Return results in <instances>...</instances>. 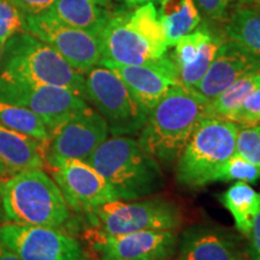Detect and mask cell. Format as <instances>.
<instances>
[{
  "label": "cell",
  "mask_w": 260,
  "mask_h": 260,
  "mask_svg": "<svg viewBox=\"0 0 260 260\" xmlns=\"http://www.w3.org/2000/svg\"><path fill=\"white\" fill-rule=\"evenodd\" d=\"M80 260H88V259H86V258H84V256H83V258H81Z\"/></svg>",
  "instance_id": "cell-39"
},
{
  "label": "cell",
  "mask_w": 260,
  "mask_h": 260,
  "mask_svg": "<svg viewBox=\"0 0 260 260\" xmlns=\"http://www.w3.org/2000/svg\"><path fill=\"white\" fill-rule=\"evenodd\" d=\"M0 260H22L19 256L5 247L3 243H0Z\"/></svg>",
  "instance_id": "cell-33"
},
{
  "label": "cell",
  "mask_w": 260,
  "mask_h": 260,
  "mask_svg": "<svg viewBox=\"0 0 260 260\" xmlns=\"http://www.w3.org/2000/svg\"><path fill=\"white\" fill-rule=\"evenodd\" d=\"M235 153L252 162L260 170V124L240 126L237 132Z\"/></svg>",
  "instance_id": "cell-27"
},
{
  "label": "cell",
  "mask_w": 260,
  "mask_h": 260,
  "mask_svg": "<svg viewBox=\"0 0 260 260\" xmlns=\"http://www.w3.org/2000/svg\"><path fill=\"white\" fill-rule=\"evenodd\" d=\"M158 17L169 47L194 31L203 23V15L195 0H159Z\"/></svg>",
  "instance_id": "cell-21"
},
{
  "label": "cell",
  "mask_w": 260,
  "mask_h": 260,
  "mask_svg": "<svg viewBox=\"0 0 260 260\" xmlns=\"http://www.w3.org/2000/svg\"><path fill=\"white\" fill-rule=\"evenodd\" d=\"M3 186H4V182L0 181V207L3 205Z\"/></svg>",
  "instance_id": "cell-35"
},
{
  "label": "cell",
  "mask_w": 260,
  "mask_h": 260,
  "mask_svg": "<svg viewBox=\"0 0 260 260\" xmlns=\"http://www.w3.org/2000/svg\"><path fill=\"white\" fill-rule=\"evenodd\" d=\"M86 99L95 106L112 136H134L141 132L148 112L140 106L124 82L109 68L96 65L84 76Z\"/></svg>",
  "instance_id": "cell-7"
},
{
  "label": "cell",
  "mask_w": 260,
  "mask_h": 260,
  "mask_svg": "<svg viewBox=\"0 0 260 260\" xmlns=\"http://www.w3.org/2000/svg\"><path fill=\"white\" fill-rule=\"evenodd\" d=\"M255 71H260V57L249 53L236 42L225 39L209 70L191 90L205 102L210 103L235 81Z\"/></svg>",
  "instance_id": "cell-16"
},
{
  "label": "cell",
  "mask_w": 260,
  "mask_h": 260,
  "mask_svg": "<svg viewBox=\"0 0 260 260\" xmlns=\"http://www.w3.org/2000/svg\"><path fill=\"white\" fill-rule=\"evenodd\" d=\"M239 128L232 121L204 117L178 157V183L195 189L216 182L220 169L235 154Z\"/></svg>",
  "instance_id": "cell-6"
},
{
  "label": "cell",
  "mask_w": 260,
  "mask_h": 260,
  "mask_svg": "<svg viewBox=\"0 0 260 260\" xmlns=\"http://www.w3.org/2000/svg\"><path fill=\"white\" fill-rule=\"evenodd\" d=\"M84 161L109 182L118 200H139L164 186L159 162L132 136L107 138Z\"/></svg>",
  "instance_id": "cell-3"
},
{
  "label": "cell",
  "mask_w": 260,
  "mask_h": 260,
  "mask_svg": "<svg viewBox=\"0 0 260 260\" xmlns=\"http://www.w3.org/2000/svg\"><path fill=\"white\" fill-rule=\"evenodd\" d=\"M24 31L34 35L56 50L81 74L99 65V41L89 32L65 24L50 11L25 16Z\"/></svg>",
  "instance_id": "cell-10"
},
{
  "label": "cell",
  "mask_w": 260,
  "mask_h": 260,
  "mask_svg": "<svg viewBox=\"0 0 260 260\" xmlns=\"http://www.w3.org/2000/svg\"><path fill=\"white\" fill-rule=\"evenodd\" d=\"M180 260H243L235 239L216 228L194 226L184 233Z\"/></svg>",
  "instance_id": "cell-18"
},
{
  "label": "cell",
  "mask_w": 260,
  "mask_h": 260,
  "mask_svg": "<svg viewBox=\"0 0 260 260\" xmlns=\"http://www.w3.org/2000/svg\"><path fill=\"white\" fill-rule=\"evenodd\" d=\"M220 203L229 211L240 233L247 236L253 220L260 212V193L247 182L237 181L219 197Z\"/></svg>",
  "instance_id": "cell-22"
},
{
  "label": "cell",
  "mask_w": 260,
  "mask_h": 260,
  "mask_svg": "<svg viewBox=\"0 0 260 260\" xmlns=\"http://www.w3.org/2000/svg\"><path fill=\"white\" fill-rule=\"evenodd\" d=\"M0 124L37 139L47 147L50 130L30 110L0 100Z\"/></svg>",
  "instance_id": "cell-25"
},
{
  "label": "cell",
  "mask_w": 260,
  "mask_h": 260,
  "mask_svg": "<svg viewBox=\"0 0 260 260\" xmlns=\"http://www.w3.org/2000/svg\"><path fill=\"white\" fill-rule=\"evenodd\" d=\"M259 178V169L241 155L235 153L220 169L216 181H242L247 183H254Z\"/></svg>",
  "instance_id": "cell-26"
},
{
  "label": "cell",
  "mask_w": 260,
  "mask_h": 260,
  "mask_svg": "<svg viewBox=\"0 0 260 260\" xmlns=\"http://www.w3.org/2000/svg\"><path fill=\"white\" fill-rule=\"evenodd\" d=\"M100 61L124 65H168L169 57L164 30L154 3L136 6L133 11H113L98 35Z\"/></svg>",
  "instance_id": "cell-1"
},
{
  "label": "cell",
  "mask_w": 260,
  "mask_h": 260,
  "mask_svg": "<svg viewBox=\"0 0 260 260\" xmlns=\"http://www.w3.org/2000/svg\"><path fill=\"white\" fill-rule=\"evenodd\" d=\"M0 100L23 106L34 112L53 132L87 103L73 90L50 84L25 82L0 76Z\"/></svg>",
  "instance_id": "cell-9"
},
{
  "label": "cell",
  "mask_w": 260,
  "mask_h": 260,
  "mask_svg": "<svg viewBox=\"0 0 260 260\" xmlns=\"http://www.w3.org/2000/svg\"><path fill=\"white\" fill-rule=\"evenodd\" d=\"M232 122L239 126H254L260 124V87L246 98L233 116Z\"/></svg>",
  "instance_id": "cell-30"
},
{
  "label": "cell",
  "mask_w": 260,
  "mask_h": 260,
  "mask_svg": "<svg viewBox=\"0 0 260 260\" xmlns=\"http://www.w3.org/2000/svg\"><path fill=\"white\" fill-rule=\"evenodd\" d=\"M247 237H248L247 254L251 260H260V212L253 220L251 232Z\"/></svg>",
  "instance_id": "cell-32"
},
{
  "label": "cell",
  "mask_w": 260,
  "mask_h": 260,
  "mask_svg": "<svg viewBox=\"0 0 260 260\" xmlns=\"http://www.w3.org/2000/svg\"><path fill=\"white\" fill-rule=\"evenodd\" d=\"M121 2L124 3V4L126 6H129V8H135V6L145 5V4H147V3L159 2V0H121Z\"/></svg>",
  "instance_id": "cell-34"
},
{
  "label": "cell",
  "mask_w": 260,
  "mask_h": 260,
  "mask_svg": "<svg viewBox=\"0 0 260 260\" xmlns=\"http://www.w3.org/2000/svg\"><path fill=\"white\" fill-rule=\"evenodd\" d=\"M0 243L22 260H80L84 256L79 241L59 228L3 224Z\"/></svg>",
  "instance_id": "cell-11"
},
{
  "label": "cell",
  "mask_w": 260,
  "mask_h": 260,
  "mask_svg": "<svg viewBox=\"0 0 260 260\" xmlns=\"http://www.w3.org/2000/svg\"><path fill=\"white\" fill-rule=\"evenodd\" d=\"M25 15L12 0H0V42L5 44L17 32L24 31Z\"/></svg>",
  "instance_id": "cell-28"
},
{
  "label": "cell",
  "mask_w": 260,
  "mask_h": 260,
  "mask_svg": "<svg viewBox=\"0 0 260 260\" xmlns=\"http://www.w3.org/2000/svg\"><path fill=\"white\" fill-rule=\"evenodd\" d=\"M2 207L21 225L60 228L70 217L63 193L42 169L19 171L5 181Z\"/></svg>",
  "instance_id": "cell-5"
},
{
  "label": "cell",
  "mask_w": 260,
  "mask_h": 260,
  "mask_svg": "<svg viewBox=\"0 0 260 260\" xmlns=\"http://www.w3.org/2000/svg\"><path fill=\"white\" fill-rule=\"evenodd\" d=\"M47 162L68 206L75 211L89 212L100 205L118 200L109 182L87 161L52 159Z\"/></svg>",
  "instance_id": "cell-13"
},
{
  "label": "cell",
  "mask_w": 260,
  "mask_h": 260,
  "mask_svg": "<svg viewBox=\"0 0 260 260\" xmlns=\"http://www.w3.org/2000/svg\"><path fill=\"white\" fill-rule=\"evenodd\" d=\"M207 104L193 90L175 83L149 111L139 133L140 147L161 164L174 162L206 117Z\"/></svg>",
  "instance_id": "cell-2"
},
{
  "label": "cell",
  "mask_w": 260,
  "mask_h": 260,
  "mask_svg": "<svg viewBox=\"0 0 260 260\" xmlns=\"http://www.w3.org/2000/svg\"><path fill=\"white\" fill-rule=\"evenodd\" d=\"M5 172H6V168L4 167V164L0 161V175H4Z\"/></svg>",
  "instance_id": "cell-36"
},
{
  "label": "cell",
  "mask_w": 260,
  "mask_h": 260,
  "mask_svg": "<svg viewBox=\"0 0 260 260\" xmlns=\"http://www.w3.org/2000/svg\"><path fill=\"white\" fill-rule=\"evenodd\" d=\"M201 15L212 22H225L240 6H253L252 0H195Z\"/></svg>",
  "instance_id": "cell-29"
},
{
  "label": "cell",
  "mask_w": 260,
  "mask_h": 260,
  "mask_svg": "<svg viewBox=\"0 0 260 260\" xmlns=\"http://www.w3.org/2000/svg\"><path fill=\"white\" fill-rule=\"evenodd\" d=\"M87 240L100 260H168L177 242L174 230L106 235L95 228L87 233Z\"/></svg>",
  "instance_id": "cell-12"
},
{
  "label": "cell",
  "mask_w": 260,
  "mask_h": 260,
  "mask_svg": "<svg viewBox=\"0 0 260 260\" xmlns=\"http://www.w3.org/2000/svg\"><path fill=\"white\" fill-rule=\"evenodd\" d=\"M121 79L133 98L149 113L171 86L178 82L175 63L168 65H124L100 61Z\"/></svg>",
  "instance_id": "cell-17"
},
{
  "label": "cell",
  "mask_w": 260,
  "mask_h": 260,
  "mask_svg": "<svg viewBox=\"0 0 260 260\" xmlns=\"http://www.w3.org/2000/svg\"><path fill=\"white\" fill-rule=\"evenodd\" d=\"M95 229L106 235L175 230L182 224L180 207L172 201L154 198L146 200H112L88 212Z\"/></svg>",
  "instance_id": "cell-8"
},
{
  "label": "cell",
  "mask_w": 260,
  "mask_h": 260,
  "mask_svg": "<svg viewBox=\"0 0 260 260\" xmlns=\"http://www.w3.org/2000/svg\"><path fill=\"white\" fill-rule=\"evenodd\" d=\"M0 76L63 87L86 100L83 74L75 70L46 42L27 31L17 32L4 44L0 56Z\"/></svg>",
  "instance_id": "cell-4"
},
{
  "label": "cell",
  "mask_w": 260,
  "mask_h": 260,
  "mask_svg": "<svg viewBox=\"0 0 260 260\" xmlns=\"http://www.w3.org/2000/svg\"><path fill=\"white\" fill-rule=\"evenodd\" d=\"M225 39V35L216 31L207 23H201L194 31L180 39L174 46L172 57L178 83L187 89H194L209 70Z\"/></svg>",
  "instance_id": "cell-15"
},
{
  "label": "cell",
  "mask_w": 260,
  "mask_h": 260,
  "mask_svg": "<svg viewBox=\"0 0 260 260\" xmlns=\"http://www.w3.org/2000/svg\"><path fill=\"white\" fill-rule=\"evenodd\" d=\"M252 4L253 6H255V8L260 9V0H252Z\"/></svg>",
  "instance_id": "cell-37"
},
{
  "label": "cell",
  "mask_w": 260,
  "mask_h": 260,
  "mask_svg": "<svg viewBox=\"0 0 260 260\" xmlns=\"http://www.w3.org/2000/svg\"><path fill=\"white\" fill-rule=\"evenodd\" d=\"M3 47H4V44H2V42H0V56H2V52H3Z\"/></svg>",
  "instance_id": "cell-38"
},
{
  "label": "cell",
  "mask_w": 260,
  "mask_h": 260,
  "mask_svg": "<svg viewBox=\"0 0 260 260\" xmlns=\"http://www.w3.org/2000/svg\"><path fill=\"white\" fill-rule=\"evenodd\" d=\"M224 35L249 53L260 57V9L240 6L225 21Z\"/></svg>",
  "instance_id": "cell-23"
},
{
  "label": "cell",
  "mask_w": 260,
  "mask_h": 260,
  "mask_svg": "<svg viewBox=\"0 0 260 260\" xmlns=\"http://www.w3.org/2000/svg\"><path fill=\"white\" fill-rule=\"evenodd\" d=\"M260 87V71L245 75L230 84L206 106V117L232 121L233 116L252 92Z\"/></svg>",
  "instance_id": "cell-24"
},
{
  "label": "cell",
  "mask_w": 260,
  "mask_h": 260,
  "mask_svg": "<svg viewBox=\"0 0 260 260\" xmlns=\"http://www.w3.org/2000/svg\"><path fill=\"white\" fill-rule=\"evenodd\" d=\"M105 118L87 106L50 133L46 161L52 159L86 160L109 138Z\"/></svg>",
  "instance_id": "cell-14"
},
{
  "label": "cell",
  "mask_w": 260,
  "mask_h": 260,
  "mask_svg": "<svg viewBox=\"0 0 260 260\" xmlns=\"http://www.w3.org/2000/svg\"><path fill=\"white\" fill-rule=\"evenodd\" d=\"M25 16L38 15L52 8L56 0H12Z\"/></svg>",
  "instance_id": "cell-31"
},
{
  "label": "cell",
  "mask_w": 260,
  "mask_h": 260,
  "mask_svg": "<svg viewBox=\"0 0 260 260\" xmlns=\"http://www.w3.org/2000/svg\"><path fill=\"white\" fill-rule=\"evenodd\" d=\"M48 11L65 24L95 38L113 14L110 0H56Z\"/></svg>",
  "instance_id": "cell-20"
},
{
  "label": "cell",
  "mask_w": 260,
  "mask_h": 260,
  "mask_svg": "<svg viewBox=\"0 0 260 260\" xmlns=\"http://www.w3.org/2000/svg\"><path fill=\"white\" fill-rule=\"evenodd\" d=\"M0 161L6 170L15 172L42 169L46 164V146L0 124Z\"/></svg>",
  "instance_id": "cell-19"
}]
</instances>
